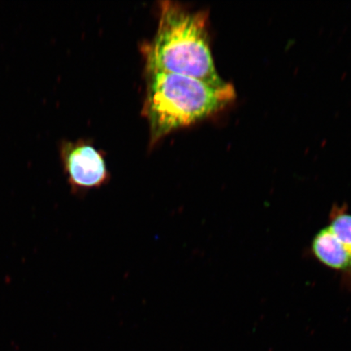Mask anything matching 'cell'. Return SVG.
<instances>
[{"instance_id": "1", "label": "cell", "mask_w": 351, "mask_h": 351, "mask_svg": "<svg viewBox=\"0 0 351 351\" xmlns=\"http://www.w3.org/2000/svg\"><path fill=\"white\" fill-rule=\"evenodd\" d=\"M159 20L156 36L144 47L146 72L194 77L215 87L228 85L215 68L207 30L208 12L164 1L160 3Z\"/></svg>"}, {"instance_id": "2", "label": "cell", "mask_w": 351, "mask_h": 351, "mask_svg": "<svg viewBox=\"0 0 351 351\" xmlns=\"http://www.w3.org/2000/svg\"><path fill=\"white\" fill-rule=\"evenodd\" d=\"M143 114L150 132V145L225 108L235 98L234 87H215L191 77L146 72Z\"/></svg>"}, {"instance_id": "3", "label": "cell", "mask_w": 351, "mask_h": 351, "mask_svg": "<svg viewBox=\"0 0 351 351\" xmlns=\"http://www.w3.org/2000/svg\"><path fill=\"white\" fill-rule=\"evenodd\" d=\"M61 162L74 195L84 196L106 186L111 178L103 154L84 141L60 144Z\"/></svg>"}, {"instance_id": "4", "label": "cell", "mask_w": 351, "mask_h": 351, "mask_svg": "<svg viewBox=\"0 0 351 351\" xmlns=\"http://www.w3.org/2000/svg\"><path fill=\"white\" fill-rule=\"evenodd\" d=\"M310 252L315 260L340 274L345 284L351 285V254L337 241L327 226L314 235Z\"/></svg>"}, {"instance_id": "5", "label": "cell", "mask_w": 351, "mask_h": 351, "mask_svg": "<svg viewBox=\"0 0 351 351\" xmlns=\"http://www.w3.org/2000/svg\"><path fill=\"white\" fill-rule=\"evenodd\" d=\"M327 226L343 247L351 254V213L346 204H333Z\"/></svg>"}]
</instances>
